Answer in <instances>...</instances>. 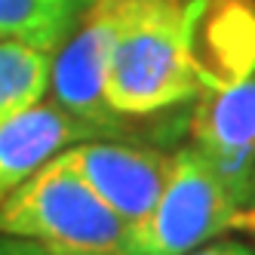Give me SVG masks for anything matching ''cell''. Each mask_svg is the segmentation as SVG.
Masks as SVG:
<instances>
[{
	"label": "cell",
	"mask_w": 255,
	"mask_h": 255,
	"mask_svg": "<svg viewBox=\"0 0 255 255\" xmlns=\"http://www.w3.org/2000/svg\"><path fill=\"white\" fill-rule=\"evenodd\" d=\"M194 151L231 194L237 215L255 209V74L200 93L191 111Z\"/></svg>",
	"instance_id": "obj_5"
},
{
	"label": "cell",
	"mask_w": 255,
	"mask_h": 255,
	"mask_svg": "<svg viewBox=\"0 0 255 255\" xmlns=\"http://www.w3.org/2000/svg\"><path fill=\"white\" fill-rule=\"evenodd\" d=\"M0 234L59 255H123L129 228L56 154L0 203Z\"/></svg>",
	"instance_id": "obj_2"
},
{
	"label": "cell",
	"mask_w": 255,
	"mask_h": 255,
	"mask_svg": "<svg viewBox=\"0 0 255 255\" xmlns=\"http://www.w3.org/2000/svg\"><path fill=\"white\" fill-rule=\"evenodd\" d=\"M197 0L126 3L108 65L105 99L120 117H151L203 93L191 62Z\"/></svg>",
	"instance_id": "obj_1"
},
{
	"label": "cell",
	"mask_w": 255,
	"mask_h": 255,
	"mask_svg": "<svg viewBox=\"0 0 255 255\" xmlns=\"http://www.w3.org/2000/svg\"><path fill=\"white\" fill-rule=\"evenodd\" d=\"M126 3H89L71 34L62 40L59 56L49 68L56 105L74 114L102 135L114 138L123 132V117L108 108V65L117 31L123 25Z\"/></svg>",
	"instance_id": "obj_4"
},
{
	"label": "cell",
	"mask_w": 255,
	"mask_h": 255,
	"mask_svg": "<svg viewBox=\"0 0 255 255\" xmlns=\"http://www.w3.org/2000/svg\"><path fill=\"white\" fill-rule=\"evenodd\" d=\"M102 138L62 105H31L0 123V203L71 144Z\"/></svg>",
	"instance_id": "obj_8"
},
{
	"label": "cell",
	"mask_w": 255,
	"mask_h": 255,
	"mask_svg": "<svg viewBox=\"0 0 255 255\" xmlns=\"http://www.w3.org/2000/svg\"><path fill=\"white\" fill-rule=\"evenodd\" d=\"M0 255H59L34 240H25V237H9V234H0Z\"/></svg>",
	"instance_id": "obj_11"
},
{
	"label": "cell",
	"mask_w": 255,
	"mask_h": 255,
	"mask_svg": "<svg viewBox=\"0 0 255 255\" xmlns=\"http://www.w3.org/2000/svg\"><path fill=\"white\" fill-rule=\"evenodd\" d=\"M62 157L132 231L154 212L172 154L114 138H89L65 148Z\"/></svg>",
	"instance_id": "obj_6"
},
{
	"label": "cell",
	"mask_w": 255,
	"mask_h": 255,
	"mask_svg": "<svg viewBox=\"0 0 255 255\" xmlns=\"http://www.w3.org/2000/svg\"><path fill=\"white\" fill-rule=\"evenodd\" d=\"M237 206L194 148L169 157V175L154 212L126 237L123 255H188L234 228Z\"/></svg>",
	"instance_id": "obj_3"
},
{
	"label": "cell",
	"mask_w": 255,
	"mask_h": 255,
	"mask_svg": "<svg viewBox=\"0 0 255 255\" xmlns=\"http://www.w3.org/2000/svg\"><path fill=\"white\" fill-rule=\"evenodd\" d=\"M83 15V0H0V40L56 49Z\"/></svg>",
	"instance_id": "obj_9"
},
{
	"label": "cell",
	"mask_w": 255,
	"mask_h": 255,
	"mask_svg": "<svg viewBox=\"0 0 255 255\" xmlns=\"http://www.w3.org/2000/svg\"><path fill=\"white\" fill-rule=\"evenodd\" d=\"M188 255H255V246L243 240H215V243H203Z\"/></svg>",
	"instance_id": "obj_12"
},
{
	"label": "cell",
	"mask_w": 255,
	"mask_h": 255,
	"mask_svg": "<svg viewBox=\"0 0 255 255\" xmlns=\"http://www.w3.org/2000/svg\"><path fill=\"white\" fill-rule=\"evenodd\" d=\"M191 62L203 93L255 74V0H197Z\"/></svg>",
	"instance_id": "obj_7"
},
{
	"label": "cell",
	"mask_w": 255,
	"mask_h": 255,
	"mask_svg": "<svg viewBox=\"0 0 255 255\" xmlns=\"http://www.w3.org/2000/svg\"><path fill=\"white\" fill-rule=\"evenodd\" d=\"M89 3H151V0H83V9Z\"/></svg>",
	"instance_id": "obj_14"
},
{
	"label": "cell",
	"mask_w": 255,
	"mask_h": 255,
	"mask_svg": "<svg viewBox=\"0 0 255 255\" xmlns=\"http://www.w3.org/2000/svg\"><path fill=\"white\" fill-rule=\"evenodd\" d=\"M234 228H249V231H255V209H252V212H243V215H237Z\"/></svg>",
	"instance_id": "obj_13"
},
{
	"label": "cell",
	"mask_w": 255,
	"mask_h": 255,
	"mask_svg": "<svg viewBox=\"0 0 255 255\" xmlns=\"http://www.w3.org/2000/svg\"><path fill=\"white\" fill-rule=\"evenodd\" d=\"M49 68L46 49L22 40H0V123L43 99Z\"/></svg>",
	"instance_id": "obj_10"
}]
</instances>
